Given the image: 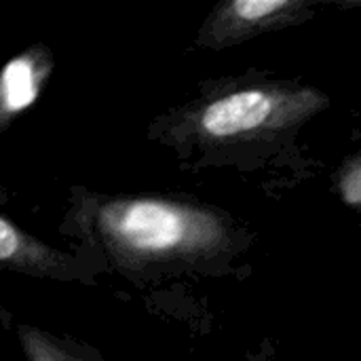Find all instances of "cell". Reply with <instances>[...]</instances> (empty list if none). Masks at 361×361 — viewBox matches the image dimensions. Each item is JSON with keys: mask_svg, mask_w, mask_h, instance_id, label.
Here are the masks:
<instances>
[{"mask_svg": "<svg viewBox=\"0 0 361 361\" xmlns=\"http://www.w3.org/2000/svg\"><path fill=\"white\" fill-rule=\"evenodd\" d=\"M66 228L131 279L220 273L252 241L226 212L159 195L74 190Z\"/></svg>", "mask_w": 361, "mask_h": 361, "instance_id": "cell-1", "label": "cell"}, {"mask_svg": "<svg viewBox=\"0 0 361 361\" xmlns=\"http://www.w3.org/2000/svg\"><path fill=\"white\" fill-rule=\"evenodd\" d=\"M328 106L330 97L309 82H233L161 116L150 137L201 161L231 163L286 146Z\"/></svg>", "mask_w": 361, "mask_h": 361, "instance_id": "cell-2", "label": "cell"}, {"mask_svg": "<svg viewBox=\"0 0 361 361\" xmlns=\"http://www.w3.org/2000/svg\"><path fill=\"white\" fill-rule=\"evenodd\" d=\"M332 0H226L212 8L197 32L195 44L207 51H226L262 34L305 23Z\"/></svg>", "mask_w": 361, "mask_h": 361, "instance_id": "cell-3", "label": "cell"}, {"mask_svg": "<svg viewBox=\"0 0 361 361\" xmlns=\"http://www.w3.org/2000/svg\"><path fill=\"white\" fill-rule=\"evenodd\" d=\"M0 262L6 271L44 279H87L76 258L25 233L8 216H0Z\"/></svg>", "mask_w": 361, "mask_h": 361, "instance_id": "cell-4", "label": "cell"}, {"mask_svg": "<svg viewBox=\"0 0 361 361\" xmlns=\"http://www.w3.org/2000/svg\"><path fill=\"white\" fill-rule=\"evenodd\" d=\"M53 72V55L49 49L36 44L13 57L0 78V125L8 129L11 121L32 106Z\"/></svg>", "mask_w": 361, "mask_h": 361, "instance_id": "cell-5", "label": "cell"}, {"mask_svg": "<svg viewBox=\"0 0 361 361\" xmlns=\"http://www.w3.org/2000/svg\"><path fill=\"white\" fill-rule=\"evenodd\" d=\"M17 341L25 361H106L97 351L30 324L17 326Z\"/></svg>", "mask_w": 361, "mask_h": 361, "instance_id": "cell-6", "label": "cell"}, {"mask_svg": "<svg viewBox=\"0 0 361 361\" xmlns=\"http://www.w3.org/2000/svg\"><path fill=\"white\" fill-rule=\"evenodd\" d=\"M336 192L347 207L361 209V152L341 167L336 178Z\"/></svg>", "mask_w": 361, "mask_h": 361, "instance_id": "cell-7", "label": "cell"}, {"mask_svg": "<svg viewBox=\"0 0 361 361\" xmlns=\"http://www.w3.org/2000/svg\"><path fill=\"white\" fill-rule=\"evenodd\" d=\"M273 345L271 343H262V347L256 351V353H250L247 355V361H275L273 357Z\"/></svg>", "mask_w": 361, "mask_h": 361, "instance_id": "cell-8", "label": "cell"}]
</instances>
